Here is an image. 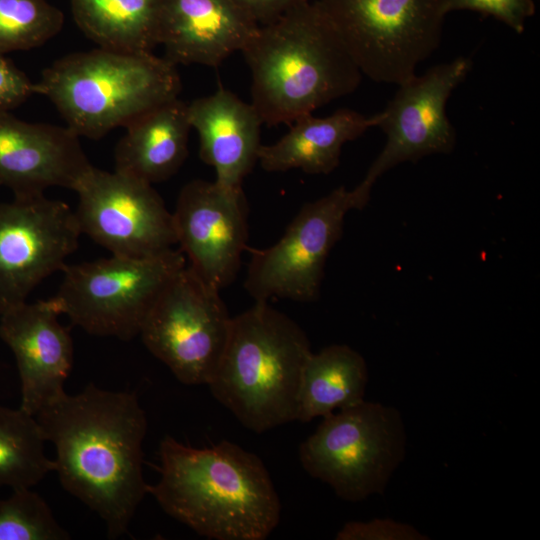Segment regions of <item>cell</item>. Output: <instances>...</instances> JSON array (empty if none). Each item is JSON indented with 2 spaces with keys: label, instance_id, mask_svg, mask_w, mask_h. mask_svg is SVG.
<instances>
[{
  "label": "cell",
  "instance_id": "8fae6325",
  "mask_svg": "<svg viewBox=\"0 0 540 540\" xmlns=\"http://www.w3.org/2000/svg\"><path fill=\"white\" fill-rule=\"evenodd\" d=\"M471 69V59L457 57L398 85L386 108L379 112L377 126L386 135V143L353 189L360 209L367 205L377 179L388 170L454 150L456 131L446 114V103Z\"/></svg>",
  "mask_w": 540,
  "mask_h": 540
},
{
  "label": "cell",
  "instance_id": "9c48e42d",
  "mask_svg": "<svg viewBox=\"0 0 540 540\" xmlns=\"http://www.w3.org/2000/svg\"><path fill=\"white\" fill-rule=\"evenodd\" d=\"M232 317L220 291L186 264L146 316L145 347L185 385H209L223 356Z\"/></svg>",
  "mask_w": 540,
  "mask_h": 540
},
{
  "label": "cell",
  "instance_id": "83f0119b",
  "mask_svg": "<svg viewBox=\"0 0 540 540\" xmlns=\"http://www.w3.org/2000/svg\"><path fill=\"white\" fill-rule=\"evenodd\" d=\"M34 83L0 53V112H10L32 94Z\"/></svg>",
  "mask_w": 540,
  "mask_h": 540
},
{
  "label": "cell",
  "instance_id": "7c38bea8",
  "mask_svg": "<svg viewBox=\"0 0 540 540\" xmlns=\"http://www.w3.org/2000/svg\"><path fill=\"white\" fill-rule=\"evenodd\" d=\"M75 192L81 234L111 255L147 257L177 244L173 214L152 184L93 166Z\"/></svg>",
  "mask_w": 540,
  "mask_h": 540
},
{
  "label": "cell",
  "instance_id": "ba28073f",
  "mask_svg": "<svg viewBox=\"0 0 540 540\" xmlns=\"http://www.w3.org/2000/svg\"><path fill=\"white\" fill-rule=\"evenodd\" d=\"M185 266L179 248L147 257L111 255L66 264L55 298L62 314L88 334L129 341L139 335L155 301Z\"/></svg>",
  "mask_w": 540,
  "mask_h": 540
},
{
  "label": "cell",
  "instance_id": "ac0fdd59",
  "mask_svg": "<svg viewBox=\"0 0 540 540\" xmlns=\"http://www.w3.org/2000/svg\"><path fill=\"white\" fill-rule=\"evenodd\" d=\"M187 109L199 136L200 158L214 169V181L228 189L242 188L262 145L263 122L256 108L219 86L213 94L187 104Z\"/></svg>",
  "mask_w": 540,
  "mask_h": 540
},
{
  "label": "cell",
  "instance_id": "7402d4cb",
  "mask_svg": "<svg viewBox=\"0 0 540 540\" xmlns=\"http://www.w3.org/2000/svg\"><path fill=\"white\" fill-rule=\"evenodd\" d=\"M160 0H71L79 29L98 47L152 52L159 45Z\"/></svg>",
  "mask_w": 540,
  "mask_h": 540
},
{
  "label": "cell",
  "instance_id": "8992f818",
  "mask_svg": "<svg viewBox=\"0 0 540 540\" xmlns=\"http://www.w3.org/2000/svg\"><path fill=\"white\" fill-rule=\"evenodd\" d=\"M407 433L400 411L362 401L323 417L299 447L303 469L337 497L361 502L382 495L406 455Z\"/></svg>",
  "mask_w": 540,
  "mask_h": 540
},
{
  "label": "cell",
  "instance_id": "7a4b0ae2",
  "mask_svg": "<svg viewBox=\"0 0 540 540\" xmlns=\"http://www.w3.org/2000/svg\"><path fill=\"white\" fill-rule=\"evenodd\" d=\"M159 456L160 479L148 493L198 535L264 540L277 527L280 499L256 454L225 440L195 448L165 436Z\"/></svg>",
  "mask_w": 540,
  "mask_h": 540
},
{
  "label": "cell",
  "instance_id": "e0dca14e",
  "mask_svg": "<svg viewBox=\"0 0 540 540\" xmlns=\"http://www.w3.org/2000/svg\"><path fill=\"white\" fill-rule=\"evenodd\" d=\"M258 28L233 0H160L159 45L176 66L216 68L242 51Z\"/></svg>",
  "mask_w": 540,
  "mask_h": 540
},
{
  "label": "cell",
  "instance_id": "f1b7e54d",
  "mask_svg": "<svg viewBox=\"0 0 540 540\" xmlns=\"http://www.w3.org/2000/svg\"><path fill=\"white\" fill-rule=\"evenodd\" d=\"M259 26L271 23L309 0H233Z\"/></svg>",
  "mask_w": 540,
  "mask_h": 540
},
{
  "label": "cell",
  "instance_id": "ffe728a7",
  "mask_svg": "<svg viewBox=\"0 0 540 540\" xmlns=\"http://www.w3.org/2000/svg\"><path fill=\"white\" fill-rule=\"evenodd\" d=\"M125 129L115 148L114 170L153 185L183 165L192 127L187 103L179 98L143 113Z\"/></svg>",
  "mask_w": 540,
  "mask_h": 540
},
{
  "label": "cell",
  "instance_id": "52a82bcc",
  "mask_svg": "<svg viewBox=\"0 0 540 540\" xmlns=\"http://www.w3.org/2000/svg\"><path fill=\"white\" fill-rule=\"evenodd\" d=\"M362 75L401 85L440 45L447 0H318Z\"/></svg>",
  "mask_w": 540,
  "mask_h": 540
},
{
  "label": "cell",
  "instance_id": "4316f807",
  "mask_svg": "<svg viewBox=\"0 0 540 540\" xmlns=\"http://www.w3.org/2000/svg\"><path fill=\"white\" fill-rule=\"evenodd\" d=\"M337 540H427L414 526L390 518L349 521L336 533Z\"/></svg>",
  "mask_w": 540,
  "mask_h": 540
},
{
  "label": "cell",
  "instance_id": "4fadbf2b",
  "mask_svg": "<svg viewBox=\"0 0 540 540\" xmlns=\"http://www.w3.org/2000/svg\"><path fill=\"white\" fill-rule=\"evenodd\" d=\"M81 231L75 212L45 194L0 203V315L27 301L48 276L63 270Z\"/></svg>",
  "mask_w": 540,
  "mask_h": 540
},
{
  "label": "cell",
  "instance_id": "5bb4252c",
  "mask_svg": "<svg viewBox=\"0 0 540 540\" xmlns=\"http://www.w3.org/2000/svg\"><path fill=\"white\" fill-rule=\"evenodd\" d=\"M173 214L179 249L207 284L221 291L236 278L248 249L247 205L242 188L195 179L178 195Z\"/></svg>",
  "mask_w": 540,
  "mask_h": 540
},
{
  "label": "cell",
  "instance_id": "cb8c5ba5",
  "mask_svg": "<svg viewBox=\"0 0 540 540\" xmlns=\"http://www.w3.org/2000/svg\"><path fill=\"white\" fill-rule=\"evenodd\" d=\"M64 15L47 0H0V53L41 46L62 29Z\"/></svg>",
  "mask_w": 540,
  "mask_h": 540
},
{
  "label": "cell",
  "instance_id": "277c9868",
  "mask_svg": "<svg viewBox=\"0 0 540 540\" xmlns=\"http://www.w3.org/2000/svg\"><path fill=\"white\" fill-rule=\"evenodd\" d=\"M303 329L266 301L232 317L227 344L209 383L215 399L247 429L263 433L296 421L305 364Z\"/></svg>",
  "mask_w": 540,
  "mask_h": 540
},
{
  "label": "cell",
  "instance_id": "3957f363",
  "mask_svg": "<svg viewBox=\"0 0 540 540\" xmlns=\"http://www.w3.org/2000/svg\"><path fill=\"white\" fill-rule=\"evenodd\" d=\"M251 72V103L263 124L290 125L354 92L362 73L315 3L260 25L241 51Z\"/></svg>",
  "mask_w": 540,
  "mask_h": 540
},
{
  "label": "cell",
  "instance_id": "6da1fadb",
  "mask_svg": "<svg viewBox=\"0 0 540 540\" xmlns=\"http://www.w3.org/2000/svg\"><path fill=\"white\" fill-rule=\"evenodd\" d=\"M35 417L56 448L62 487L101 517L109 538L122 536L149 487L142 450L147 418L137 395L90 383L76 395L65 392Z\"/></svg>",
  "mask_w": 540,
  "mask_h": 540
},
{
  "label": "cell",
  "instance_id": "484cf974",
  "mask_svg": "<svg viewBox=\"0 0 540 540\" xmlns=\"http://www.w3.org/2000/svg\"><path fill=\"white\" fill-rule=\"evenodd\" d=\"M471 10L490 15L521 34L535 14L533 0H447V11Z\"/></svg>",
  "mask_w": 540,
  "mask_h": 540
},
{
  "label": "cell",
  "instance_id": "9a60e30c",
  "mask_svg": "<svg viewBox=\"0 0 540 540\" xmlns=\"http://www.w3.org/2000/svg\"><path fill=\"white\" fill-rule=\"evenodd\" d=\"M54 297L24 302L0 315V338L15 356L21 382L20 408L31 415L65 393L74 348Z\"/></svg>",
  "mask_w": 540,
  "mask_h": 540
},
{
  "label": "cell",
  "instance_id": "d4e9b609",
  "mask_svg": "<svg viewBox=\"0 0 540 540\" xmlns=\"http://www.w3.org/2000/svg\"><path fill=\"white\" fill-rule=\"evenodd\" d=\"M46 501L30 488L0 499V540H67Z\"/></svg>",
  "mask_w": 540,
  "mask_h": 540
},
{
  "label": "cell",
  "instance_id": "44dd1931",
  "mask_svg": "<svg viewBox=\"0 0 540 540\" xmlns=\"http://www.w3.org/2000/svg\"><path fill=\"white\" fill-rule=\"evenodd\" d=\"M368 367L346 344H332L309 356L302 375L296 421L303 423L365 400Z\"/></svg>",
  "mask_w": 540,
  "mask_h": 540
},
{
  "label": "cell",
  "instance_id": "30bf717a",
  "mask_svg": "<svg viewBox=\"0 0 540 540\" xmlns=\"http://www.w3.org/2000/svg\"><path fill=\"white\" fill-rule=\"evenodd\" d=\"M357 209L352 190L335 188L300 209L272 246L249 249L244 287L255 301L318 299L324 267L340 239L346 214Z\"/></svg>",
  "mask_w": 540,
  "mask_h": 540
},
{
  "label": "cell",
  "instance_id": "603a6c76",
  "mask_svg": "<svg viewBox=\"0 0 540 540\" xmlns=\"http://www.w3.org/2000/svg\"><path fill=\"white\" fill-rule=\"evenodd\" d=\"M45 439L36 417L0 406V487L31 488L51 471L55 461L44 453Z\"/></svg>",
  "mask_w": 540,
  "mask_h": 540
},
{
  "label": "cell",
  "instance_id": "5b68a950",
  "mask_svg": "<svg viewBox=\"0 0 540 540\" xmlns=\"http://www.w3.org/2000/svg\"><path fill=\"white\" fill-rule=\"evenodd\" d=\"M181 87L177 66L164 57L98 47L56 60L33 89L53 103L75 134L98 140L178 98Z\"/></svg>",
  "mask_w": 540,
  "mask_h": 540
},
{
  "label": "cell",
  "instance_id": "d6986e66",
  "mask_svg": "<svg viewBox=\"0 0 540 540\" xmlns=\"http://www.w3.org/2000/svg\"><path fill=\"white\" fill-rule=\"evenodd\" d=\"M379 119V113L366 116L346 108L326 117L301 116L279 140L261 145L258 163L268 172L329 174L339 165L344 144L377 126Z\"/></svg>",
  "mask_w": 540,
  "mask_h": 540
},
{
  "label": "cell",
  "instance_id": "2e32d148",
  "mask_svg": "<svg viewBox=\"0 0 540 540\" xmlns=\"http://www.w3.org/2000/svg\"><path fill=\"white\" fill-rule=\"evenodd\" d=\"M69 127L31 123L0 112V186L14 196L50 187L75 191L93 167Z\"/></svg>",
  "mask_w": 540,
  "mask_h": 540
}]
</instances>
